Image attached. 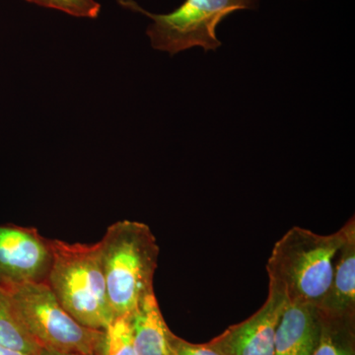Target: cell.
Returning a JSON list of instances; mask_svg holds the SVG:
<instances>
[{
    "mask_svg": "<svg viewBox=\"0 0 355 355\" xmlns=\"http://www.w3.org/2000/svg\"><path fill=\"white\" fill-rule=\"evenodd\" d=\"M287 301L275 289H268L266 302L241 323L229 327L210 340L222 355H275L277 324Z\"/></svg>",
    "mask_w": 355,
    "mask_h": 355,
    "instance_id": "cell-7",
    "label": "cell"
},
{
    "mask_svg": "<svg viewBox=\"0 0 355 355\" xmlns=\"http://www.w3.org/2000/svg\"><path fill=\"white\" fill-rule=\"evenodd\" d=\"M40 355H88L78 354H64V352H51V350H42Z\"/></svg>",
    "mask_w": 355,
    "mask_h": 355,
    "instance_id": "cell-17",
    "label": "cell"
},
{
    "mask_svg": "<svg viewBox=\"0 0 355 355\" xmlns=\"http://www.w3.org/2000/svg\"><path fill=\"white\" fill-rule=\"evenodd\" d=\"M53 254L46 284L78 323L103 331L114 317L102 263L101 243L49 239Z\"/></svg>",
    "mask_w": 355,
    "mask_h": 355,
    "instance_id": "cell-3",
    "label": "cell"
},
{
    "mask_svg": "<svg viewBox=\"0 0 355 355\" xmlns=\"http://www.w3.org/2000/svg\"><path fill=\"white\" fill-rule=\"evenodd\" d=\"M100 243L112 314H132L154 292L160 252L155 236L146 223L121 220L107 229Z\"/></svg>",
    "mask_w": 355,
    "mask_h": 355,
    "instance_id": "cell-2",
    "label": "cell"
},
{
    "mask_svg": "<svg viewBox=\"0 0 355 355\" xmlns=\"http://www.w3.org/2000/svg\"><path fill=\"white\" fill-rule=\"evenodd\" d=\"M347 223L330 235L292 227L275 243L266 263L270 288L287 302L319 307L329 291Z\"/></svg>",
    "mask_w": 355,
    "mask_h": 355,
    "instance_id": "cell-1",
    "label": "cell"
},
{
    "mask_svg": "<svg viewBox=\"0 0 355 355\" xmlns=\"http://www.w3.org/2000/svg\"><path fill=\"white\" fill-rule=\"evenodd\" d=\"M46 8L55 9L74 17L94 19L99 16L101 6L96 0H27Z\"/></svg>",
    "mask_w": 355,
    "mask_h": 355,
    "instance_id": "cell-14",
    "label": "cell"
},
{
    "mask_svg": "<svg viewBox=\"0 0 355 355\" xmlns=\"http://www.w3.org/2000/svg\"><path fill=\"white\" fill-rule=\"evenodd\" d=\"M0 345L29 355H40L41 347L28 336L16 321L6 302L0 298Z\"/></svg>",
    "mask_w": 355,
    "mask_h": 355,
    "instance_id": "cell-13",
    "label": "cell"
},
{
    "mask_svg": "<svg viewBox=\"0 0 355 355\" xmlns=\"http://www.w3.org/2000/svg\"><path fill=\"white\" fill-rule=\"evenodd\" d=\"M171 345L173 355H222L209 343L202 345L189 343L174 334L171 336Z\"/></svg>",
    "mask_w": 355,
    "mask_h": 355,
    "instance_id": "cell-15",
    "label": "cell"
},
{
    "mask_svg": "<svg viewBox=\"0 0 355 355\" xmlns=\"http://www.w3.org/2000/svg\"><path fill=\"white\" fill-rule=\"evenodd\" d=\"M0 298L42 349L88 355L97 352L103 331L78 323L46 282L0 284Z\"/></svg>",
    "mask_w": 355,
    "mask_h": 355,
    "instance_id": "cell-4",
    "label": "cell"
},
{
    "mask_svg": "<svg viewBox=\"0 0 355 355\" xmlns=\"http://www.w3.org/2000/svg\"><path fill=\"white\" fill-rule=\"evenodd\" d=\"M130 318L137 354L173 355V333L166 324L154 292L139 303Z\"/></svg>",
    "mask_w": 355,
    "mask_h": 355,
    "instance_id": "cell-10",
    "label": "cell"
},
{
    "mask_svg": "<svg viewBox=\"0 0 355 355\" xmlns=\"http://www.w3.org/2000/svg\"><path fill=\"white\" fill-rule=\"evenodd\" d=\"M118 2L128 10L150 18L153 23L147 27L146 35L151 46L174 55L196 46L205 51H216L222 44L216 35L221 21L235 11L258 8L260 0H184L167 14L149 12L135 0Z\"/></svg>",
    "mask_w": 355,
    "mask_h": 355,
    "instance_id": "cell-5",
    "label": "cell"
},
{
    "mask_svg": "<svg viewBox=\"0 0 355 355\" xmlns=\"http://www.w3.org/2000/svg\"><path fill=\"white\" fill-rule=\"evenodd\" d=\"M345 241L336 254L329 291L318 307L323 316L355 318V220L347 222Z\"/></svg>",
    "mask_w": 355,
    "mask_h": 355,
    "instance_id": "cell-9",
    "label": "cell"
},
{
    "mask_svg": "<svg viewBox=\"0 0 355 355\" xmlns=\"http://www.w3.org/2000/svg\"><path fill=\"white\" fill-rule=\"evenodd\" d=\"M321 317L319 342L312 355H355V318H331L322 314Z\"/></svg>",
    "mask_w": 355,
    "mask_h": 355,
    "instance_id": "cell-11",
    "label": "cell"
},
{
    "mask_svg": "<svg viewBox=\"0 0 355 355\" xmlns=\"http://www.w3.org/2000/svg\"><path fill=\"white\" fill-rule=\"evenodd\" d=\"M0 355H29V354H25V352H19V350L8 349V347H2V345H0Z\"/></svg>",
    "mask_w": 355,
    "mask_h": 355,
    "instance_id": "cell-16",
    "label": "cell"
},
{
    "mask_svg": "<svg viewBox=\"0 0 355 355\" xmlns=\"http://www.w3.org/2000/svg\"><path fill=\"white\" fill-rule=\"evenodd\" d=\"M95 355H139L133 343L130 315L114 318L103 330Z\"/></svg>",
    "mask_w": 355,
    "mask_h": 355,
    "instance_id": "cell-12",
    "label": "cell"
},
{
    "mask_svg": "<svg viewBox=\"0 0 355 355\" xmlns=\"http://www.w3.org/2000/svg\"><path fill=\"white\" fill-rule=\"evenodd\" d=\"M51 260L50 241L36 228L0 225V284L46 282Z\"/></svg>",
    "mask_w": 355,
    "mask_h": 355,
    "instance_id": "cell-6",
    "label": "cell"
},
{
    "mask_svg": "<svg viewBox=\"0 0 355 355\" xmlns=\"http://www.w3.org/2000/svg\"><path fill=\"white\" fill-rule=\"evenodd\" d=\"M321 324L316 306L287 302L275 331V355H312Z\"/></svg>",
    "mask_w": 355,
    "mask_h": 355,
    "instance_id": "cell-8",
    "label": "cell"
}]
</instances>
